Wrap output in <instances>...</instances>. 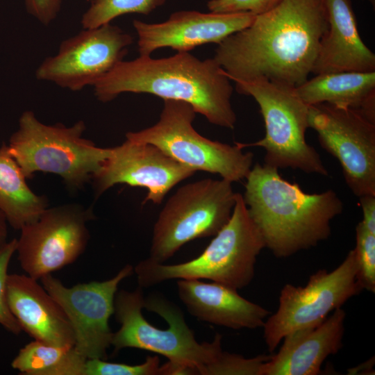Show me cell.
Instances as JSON below:
<instances>
[{
	"instance_id": "ba28073f",
	"label": "cell",
	"mask_w": 375,
	"mask_h": 375,
	"mask_svg": "<svg viewBox=\"0 0 375 375\" xmlns=\"http://www.w3.org/2000/svg\"><path fill=\"white\" fill-rule=\"evenodd\" d=\"M158 122L126 138L153 144L179 163L197 171L219 174L222 178L238 182L247 178L253 164L251 152L201 135L193 127V107L178 100L165 99Z\"/></svg>"
},
{
	"instance_id": "cb8c5ba5",
	"label": "cell",
	"mask_w": 375,
	"mask_h": 375,
	"mask_svg": "<svg viewBox=\"0 0 375 375\" xmlns=\"http://www.w3.org/2000/svg\"><path fill=\"white\" fill-rule=\"evenodd\" d=\"M167 0H94L81 19L83 28H92L110 23L127 14L149 15Z\"/></svg>"
},
{
	"instance_id": "5b68a950",
	"label": "cell",
	"mask_w": 375,
	"mask_h": 375,
	"mask_svg": "<svg viewBox=\"0 0 375 375\" xmlns=\"http://www.w3.org/2000/svg\"><path fill=\"white\" fill-rule=\"evenodd\" d=\"M265 248L242 195L237 193L231 216L197 258L165 265L149 258L135 267L138 286L144 288L169 279H208L235 290L247 286L255 274L257 257Z\"/></svg>"
},
{
	"instance_id": "3957f363",
	"label": "cell",
	"mask_w": 375,
	"mask_h": 375,
	"mask_svg": "<svg viewBox=\"0 0 375 375\" xmlns=\"http://www.w3.org/2000/svg\"><path fill=\"white\" fill-rule=\"evenodd\" d=\"M242 195L265 247L277 258L310 249L331 234V222L343 210L333 190L308 194L284 179L278 169L256 163Z\"/></svg>"
},
{
	"instance_id": "603a6c76",
	"label": "cell",
	"mask_w": 375,
	"mask_h": 375,
	"mask_svg": "<svg viewBox=\"0 0 375 375\" xmlns=\"http://www.w3.org/2000/svg\"><path fill=\"white\" fill-rule=\"evenodd\" d=\"M86 361L74 346H54L35 340L19 350L11 365L25 375H85Z\"/></svg>"
},
{
	"instance_id": "7a4b0ae2",
	"label": "cell",
	"mask_w": 375,
	"mask_h": 375,
	"mask_svg": "<svg viewBox=\"0 0 375 375\" xmlns=\"http://www.w3.org/2000/svg\"><path fill=\"white\" fill-rule=\"evenodd\" d=\"M230 81L213 58L201 60L189 52H177L167 58L139 56L122 60L93 88L95 97L103 103L125 92L185 101L211 124L233 128L237 119Z\"/></svg>"
},
{
	"instance_id": "e0dca14e",
	"label": "cell",
	"mask_w": 375,
	"mask_h": 375,
	"mask_svg": "<svg viewBox=\"0 0 375 375\" xmlns=\"http://www.w3.org/2000/svg\"><path fill=\"white\" fill-rule=\"evenodd\" d=\"M6 294L10 312L22 330L46 344L74 345V332L64 311L36 279L8 274Z\"/></svg>"
},
{
	"instance_id": "d4e9b609",
	"label": "cell",
	"mask_w": 375,
	"mask_h": 375,
	"mask_svg": "<svg viewBox=\"0 0 375 375\" xmlns=\"http://www.w3.org/2000/svg\"><path fill=\"white\" fill-rule=\"evenodd\" d=\"M357 280L362 290L375 292V233L360 222L356 227Z\"/></svg>"
},
{
	"instance_id": "83f0119b",
	"label": "cell",
	"mask_w": 375,
	"mask_h": 375,
	"mask_svg": "<svg viewBox=\"0 0 375 375\" xmlns=\"http://www.w3.org/2000/svg\"><path fill=\"white\" fill-rule=\"evenodd\" d=\"M16 248L17 239H12L0 249V324L11 333L19 334L22 329L10 312L6 294L8 265Z\"/></svg>"
},
{
	"instance_id": "8fae6325",
	"label": "cell",
	"mask_w": 375,
	"mask_h": 375,
	"mask_svg": "<svg viewBox=\"0 0 375 375\" xmlns=\"http://www.w3.org/2000/svg\"><path fill=\"white\" fill-rule=\"evenodd\" d=\"M308 126L340 162L351 192L375 195V122L358 110L324 103L309 106Z\"/></svg>"
},
{
	"instance_id": "30bf717a",
	"label": "cell",
	"mask_w": 375,
	"mask_h": 375,
	"mask_svg": "<svg viewBox=\"0 0 375 375\" xmlns=\"http://www.w3.org/2000/svg\"><path fill=\"white\" fill-rule=\"evenodd\" d=\"M362 290L353 249L334 270L320 269L311 275L306 286L285 284L280 292L277 310L262 326L269 351H274L286 335L318 326L331 312Z\"/></svg>"
},
{
	"instance_id": "4fadbf2b",
	"label": "cell",
	"mask_w": 375,
	"mask_h": 375,
	"mask_svg": "<svg viewBox=\"0 0 375 375\" xmlns=\"http://www.w3.org/2000/svg\"><path fill=\"white\" fill-rule=\"evenodd\" d=\"M131 35L110 23L83 28L63 40L58 52L38 67V81L76 92L93 86L127 55Z\"/></svg>"
},
{
	"instance_id": "ac0fdd59",
	"label": "cell",
	"mask_w": 375,
	"mask_h": 375,
	"mask_svg": "<svg viewBox=\"0 0 375 375\" xmlns=\"http://www.w3.org/2000/svg\"><path fill=\"white\" fill-rule=\"evenodd\" d=\"M345 311L337 308L318 326L284 337L278 353L265 362L262 375H317L330 355L342 347Z\"/></svg>"
},
{
	"instance_id": "2e32d148",
	"label": "cell",
	"mask_w": 375,
	"mask_h": 375,
	"mask_svg": "<svg viewBox=\"0 0 375 375\" xmlns=\"http://www.w3.org/2000/svg\"><path fill=\"white\" fill-rule=\"evenodd\" d=\"M256 16L250 12L181 10L173 12L160 23L135 19L133 26L138 35L140 56H151L156 49L165 47L177 52H189L202 44H218L230 35L249 26Z\"/></svg>"
},
{
	"instance_id": "484cf974",
	"label": "cell",
	"mask_w": 375,
	"mask_h": 375,
	"mask_svg": "<svg viewBox=\"0 0 375 375\" xmlns=\"http://www.w3.org/2000/svg\"><path fill=\"white\" fill-rule=\"evenodd\" d=\"M272 355H259L246 358L242 356L222 351L208 365L204 375H262L263 367Z\"/></svg>"
},
{
	"instance_id": "ffe728a7",
	"label": "cell",
	"mask_w": 375,
	"mask_h": 375,
	"mask_svg": "<svg viewBox=\"0 0 375 375\" xmlns=\"http://www.w3.org/2000/svg\"><path fill=\"white\" fill-rule=\"evenodd\" d=\"M324 1L328 27L312 73L375 72V54L360 38L351 0Z\"/></svg>"
},
{
	"instance_id": "7402d4cb",
	"label": "cell",
	"mask_w": 375,
	"mask_h": 375,
	"mask_svg": "<svg viewBox=\"0 0 375 375\" xmlns=\"http://www.w3.org/2000/svg\"><path fill=\"white\" fill-rule=\"evenodd\" d=\"M26 179L8 145L3 143L0 147V210L8 223L18 230L36 220L48 208L47 197L34 192Z\"/></svg>"
},
{
	"instance_id": "f546056e",
	"label": "cell",
	"mask_w": 375,
	"mask_h": 375,
	"mask_svg": "<svg viewBox=\"0 0 375 375\" xmlns=\"http://www.w3.org/2000/svg\"><path fill=\"white\" fill-rule=\"evenodd\" d=\"M62 0H24L27 12L44 26L57 17Z\"/></svg>"
},
{
	"instance_id": "9c48e42d",
	"label": "cell",
	"mask_w": 375,
	"mask_h": 375,
	"mask_svg": "<svg viewBox=\"0 0 375 375\" xmlns=\"http://www.w3.org/2000/svg\"><path fill=\"white\" fill-rule=\"evenodd\" d=\"M237 193L232 182L206 178L179 188L154 224L149 260L164 263L185 244L215 236L228 222Z\"/></svg>"
},
{
	"instance_id": "52a82bcc",
	"label": "cell",
	"mask_w": 375,
	"mask_h": 375,
	"mask_svg": "<svg viewBox=\"0 0 375 375\" xmlns=\"http://www.w3.org/2000/svg\"><path fill=\"white\" fill-rule=\"evenodd\" d=\"M235 83L238 92L251 96L258 103L265 128L262 139L253 143L236 142L241 149L263 148L265 164L277 169L328 176L319 153L306 142L309 106L295 88L265 78Z\"/></svg>"
},
{
	"instance_id": "f1b7e54d",
	"label": "cell",
	"mask_w": 375,
	"mask_h": 375,
	"mask_svg": "<svg viewBox=\"0 0 375 375\" xmlns=\"http://www.w3.org/2000/svg\"><path fill=\"white\" fill-rule=\"evenodd\" d=\"M281 0H210L207 7L215 13L250 12L258 15L266 12Z\"/></svg>"
},
{
	"instance_id": "5bb4252c",
	"label": "cell",
	"mask_w": 375,
	"mask_h": 375,
	"mask_svg": "<svg viewBox=\"0 0 375 375\" xmlns=\"http://www.w3.org/2000/svg\"><path fill=\"white\" fill-rule=\"evenodd\" d=\"M133 272L134 267L127 265L110 279L78 283L71 288L51 274L40 278L43 287L61 307L72 326L75 349L85 358H108L107 349L113 335L109 319L115 311L118 285Z\"/></svg>"
},
{
	"instance_id": "7c38bea8",
	"label": "cell",
	"mask_w": 375,
	"mask_h": 375,
	"mask_svg": "<svg viewBox=\"0 0 375 375\" xmlns=\"http://www.w3.org/2000/svg\"><path fill=\"white\" fill-rule=\"evenodd\" d=\"M92 210L76 203L47 208L21 229L16 252L23 270L38 280L76 260L90 238Z\"/></svg>"
},
{
	"instance_id": "277c9868",
	"label": "cell",
	"mask_w": 375,
	"mask_h": 375,
	"mask_svg": "<svg viewBox=\"0 0 375 375\" xmlns=\"http://www.w3.org/2000/svg\"><path fill=\"white\" fill-rule=\"evenodd\" d=\"M142 289L116 293L114 313L121 327L112 335L115 351L131 347L163 356L164 375H204L222 351V335L198 342L176 306L160 297L145 299Z\"/></svg>"
},
{
	"instance_id": "d6a6232c",
	"label": "cell",
	"mask_w": 375,
	"mask_h": 375,
	"mask_svg": "<svg viewBox=\"0 0 375 375\" xmlns=\"http://www.w3.org/2000/svg\"><path fill=\"white\" fill-rule=\"evenodd\" d=\"M369 1L371 3L372 5L374 7L375 5V0H369Z\"/></svg>"
},
{
	"instance_id": "4316f807",
	"label": "cell",
	"mask_w": 375,
	"mask_h": 375,
	"mask_svg": "<svg viewBox=\"0 0 375 375\" xmlns=\"http://www.w3.org/2000/svg\"><path fill=\"white\" fill-rule=\"evenodd\" d=\"M85 375H161V365L157 356H147L143 363L134 365L87 359Z\"/></svg>"
},
{
	"instance_id": "9a60e30c",
	"label": "cell",
	"mask_w": 375,
	"mask_h": 375,
	"mask_svg": "<svg viewBox=\"0 0 375 375\" xmlns=\"http://www.w3.org/2000/svg\"><path fill=\"white\" fill-rule=\"evenodd\" d=\"M195 172L158 147L126 138L111 148L110 156L92 181L96 198L117 184L144 188V203L160 204L169 191Z\"/></svg>"
},
{
	"instance_id": "836d02e7",
	"label": "cell",
	"mask_w": 375,
	"mask_h": 375,
	"mask_svg": "<svg viewBox=\"0 0 375 375\" xmlns=\"http://www.w3.org/2000/svg\"><path fill=\"white\" fill-rule=\"evenodd\" d=\"M88 1H90V3H92V1H94V0H88Z\"/></svg>"
},
{
	"instance_id": "1f68e13d",
	"label": "cell",
	"mask_w": 375,
	"mask_h": 375,
	"mask_svg": "<svg viewBox=\"0 0 375 375\" xmlns=\"http://www.w3.org/2000/svg\"><path fill=\"white\" fill-rule=\"evenodd\" d=\"M8 224L5 215L0 210V249L8 242L7 240Z\"/></svg>"
},
{
	"instance_id": "8992f818",
	"label": "cell",
	"mask_w": 375,
	"mask_h": 375,
	"mask_svg": "<svg viewBox=\"0 0 375 375\" xmlns=\"http://www.w3.org/2000/svg\"><path fill=\"white\" fill-rule=\"evenodd\" d=\"M85 129L83 120L71 126L45 124L26 110L7 145L26 178L39 172L54 174L69 191L76 192L92 181L111 153V148L98 147L84 138Z\"/></svg>"
},
{
	"instance_id": "4dcf8cb0",
	"label": "cell",
	"mask_w": 375,
	"mask_h": 375,
	"mask_svg": "<svg viewBox=\"0 0 375 375\" xmlns=\"http://www.w3.org/2000/svg\"><path fill=\"white\" fill-rule=\"evenodd\" d=\"M358 198L363 215L361 222L369 231L375 233V195H364Z\"/></svg>"
},
{
	"instance_id": "6da1fadb",
	"label": "cell",
	"mask_w": 375,
	"mask_h": 375,
	"mask_svg": "<svg viewBox=\"0 0 375 375\" xmlns=\"http://www.w3.org/2000/svg\"><path fill=\"white\" fill-rule=\"evenodd\" d=\"M328 27L324 0H281L219 43L213 58L234 82L265 78L297 88L312 73Z\"/></svg>"
},
{
	"instance_id": "44dd1931",
	"label": "cell",
	"mask_w": 375,
	"mask_h": 375,
	"mask_svg": "<svg viewBox=\"0 0 375 375\" xmlns=\"http://www.w3.org/2000/svg\"><path fill=\"white\" fill-rule=\"evenodd\" d=\"M295 90L308 106L325 103L353 108L375 122V72L317 74Z\"/></svg>"
},
{
	"instance_id": "d6986e66",
	"label": "cell",
	"mask_w": 375,
	"mask_h": 375,
	"mask_svg": "<svg viewBox=\"0 0 375 375\" xmlns=\"http://www.w3.org/2000/svg\"><path fill=\"white\" fill-rule=\"evenodd\" d=\"M177 290L188 312L197 319L233 329L263 326L270 312L242 297L238 290L200 279H179Z\"/></svg>"
}]
</instances>
